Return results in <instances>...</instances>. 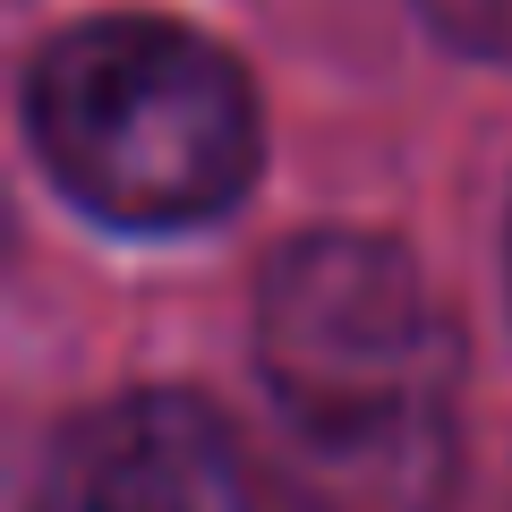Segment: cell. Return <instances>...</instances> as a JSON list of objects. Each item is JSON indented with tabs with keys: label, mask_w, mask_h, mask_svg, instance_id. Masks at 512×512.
Masks as SVG:
<instances>
[{
	"label": "cell",
	"mask_w": 512,
	"mask_h": 512,
	"mask_svg": "<svg viewBox=\"0 0 512 512\" xmlns=\"http://www.w3.org/2000/svg\"><path fill=\"white\" fill-rule=\"evenodd\" d=\"M26 120L52 180L128 231L231 214L265 154L239 60L171 18L69 26L26 77Z\"/></svg>",
	"instance_id": "cell-2"
},
{
	"label": "cell",
	"mask_w": 512,
	"mask_h": 512,
	"mask_svg": "<svg viewBox=\"0 0 512 512\" xmlns=\"http://www.w3.org/2000/svg\"><path fill=\"white\" fill-rule=\"evenodd\" d=\"M256 367L299 512H436L453 495V325L410 248L291 239L256 299Z\"/></svg>",
	"instance_id": "cell-1"
},
{
	"label": "cell",
	"mask_w": 512,
	"mask_h": 512,
	"mask_svg": "<svg viewBox=\"0 0 512 512\" xmlns=\"http://www.w3.org/2000/svg\"><path fill=\"white\" fill-rule=\"evenodd\" d=\"M427 26L478 60H512V0H419Z\"/></svg>",
	"instance_id": "cell-4"
},
{
	"label": "cell",
	"mask_w": 512,
	"mask_h": 512,
	"mask_svg": "<svg viewBox=\"0 0 512 512\" xmlns=\"http://www.w3.org/2000/svg\"><path fill=\"white\" fill-rule=\"evenodd\" d=\"M35 512H256V478L205 402L128 393L60 436Z\"/></svg>",
	"instance_id": "cell-3"
}]
</instances>
